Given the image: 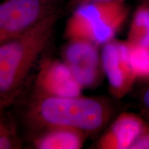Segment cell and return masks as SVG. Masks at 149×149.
Returning <instances> with one entry per match:
<instances>
[{"instance_id":"cell-1","label":"cell","mask_w":149,"mask_h":149,"mask_svg":"<svg viewBox=\"0 0 149 149\" xmlns=\"http://www.w3.org/2000/svg\"><path fill=\"white\" fill-rule=\"evenodd\" d=\"M60 12L55 13L14 38L0 44V107L12 104L35 64L47 47Z\"/></svg>"},{"instance_id":"cell-2","label":"cell","mask_w":149,"mask_h":149,"mask_svg":"<svg viewBox=\"0 0 149 149\" xmlns=\"http://www.w3.org/2000/svg\"><path fill=\"white\" fill-rule=\"evenodd\" d=\"M112 116V108L100 98L37 95L28 111L29 122L42 130L63 127L88 135L100 131Z\"/></svg>"},{"instance_id":"cell-3","label":"cell","mask_w":149,"mask_h":149,"mask_svg":"<svg viewBox=\"0 0 149 149\" xmlns=\"http://www.w3.org/2000/svg\"><path fill=\"white\" fill-rule=\"evenodd\" d=\"M128 16L124 1H91L81 3L66 22L65 37L100 46L114 40Z\"/></svg>"},{"instance_id":"cell-4","label":"cell","mask_w":149,"mask_h":149,"mask_svg":"<svg viewBox=\"0 0 149 149\" xmlns=\"http://www.w3.org/2000/svg\"><path fill=\"white\" fill-rule=\"evenodd\" d=\"M59 0H4L0 5V44L59 11Z\"/></svg>"},{"instance_id":"cell-5","label":"cell","mask_w":149,"mask_h":149,"mask_svg":"<svg viewBox=\"0 0 149 149\" xmlns=\"http://www.w3.org/2000/svg\"><path fill=\"white\" fill-rule=\"evenodd\" d=\"M62 61L83 88L97 84L102 68L98 45L86 40H69L63 50Z\"/></svg>"},{"instance_id":"cell-6","label":"cell","mask_w":149,"mask_h":149,"mask_svg":"<svg viewBox=\"0 0 149 149\" xmlns=\"http://www.w3.org/2000/svg\"><path fill=\"white\" fill-rule=\"evenodd\" d=\"M101 60L111 93L119 98L125 95L136 81L128 62L127 41L113 40L104 44Z\"/></svg>"},{"instance_id":"cell-7","label":"cell","mask_w":149,"mask_h":149,"mask_svg":"<svg viewBox=\"0 0 149 149\" xmlns=\"http://www.w3.org/2000/svg\"><path fill=\"white\" fill-rule=\"evenodd\" d=\"M37 95L76 97L81 95L83 87L63 61H43L35 79Z\"/></svg>"},{"instance_id":"cell-8","label":"cell","mask_w":149,"mask_h":149,"mask_svg":"<svg viewBox=\"0 0 149 149\" xmlns=\"http://www.w3.org/2000/svg\"><path fill=\"white\" fill-rule=\"evenodd\" d=\"M147 122L132 113L120 114L96 144L100 149H130L144 131Z\"/></svg>"},{"instance_id":"cell-9","label":"cell","mask_w":149,"mask_h":149,"mask_svg":"<svg viewBox=\"0 0 149 149\" xmlns=\"http://www.w3.org/2000/svg\"><path fill=\"white\" fill-rule=\"evenodd\" d=\"M86 134L71 128H46L33 140L38 149H79L85 141Z\"/></svg>"},{"instance_id":"cell-10","label":"cell","mask_w":149,"mask_h":149,"mask_svg":"<svg viewBox=\"0 0 149 149\" xmlns=\"http://www.w3.org/2000/svg\"><path fill=\"white\" fill-rule=\"evenodd\" d=\"M128 42L149 48V3H141L134 13Z\"/></svg>"},{"instance_id":"cell-11","label":"cell","mask_w":149,"mask_h":149,"mask_svg":"<svg viewBox=\"0 0 149 149\" xmlns=\"http://www.w3.org/2000/svg\"><path fill=\"white\" fill-rule=\"evenodd\" d=\"M128 58L136 80L149 81V48L128 42Z\"/></svg>"},{"instance_id":"cell-12","label":"cell","mask_w":149,"mask_h":149,"mask_svg":"<svg viewBox=\"0 0 149 149\" xmlns=\"http://www.w3.org/2000/svg\"><path fill=\"white\" fill-rule=\"evenodd\" d=\"M19 147V142L14 126L5 119H1L0 124V148L13 149Z\"/></svg>"},{"instance_id":"cell-13","label":"cell","mask_w":149,"mask_h":149,"mask_svg":"<svg viewBox=\"0 0 149 149\" xmlns=\"http://www.w3.org/2000/svg\"><path fill=\"white\" fill-rule=\"evenodd\" d=\"M130 149H149V122L144 131L135 141Z\"/></svg>"},{"instance_id":"cell-14","label":"cell","mask_w":149,"mask_h":149,"mask_svg":"<svg viewBox=\"0 0 149 149\" xmlns=\"http://www.w3.org/2000/svg\"><path fill=\"white\" fill-rule=\"evenodd\" d=\"M141 103L143 104L145 111L149 117V86L145 89L141 97Z\"/></svg>"},{"instance_id":"cell-15","label":"cell","mask_w":149,"mask_h":149,"mask_svg":"<svg viewBox=\"0 0 149 149\" xmlns=\"http://www.w3.org/2000/svg\"><path fill=\"white\" fill-rule=\"evenodd\" d=\"M125 0H84L83 3L91 2V1H124Z\"/></svg>"}]
</instances>
